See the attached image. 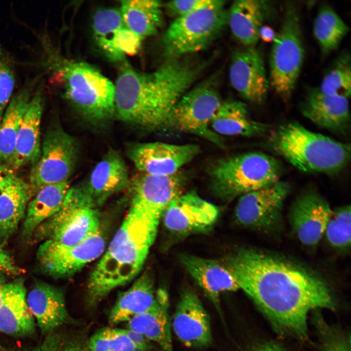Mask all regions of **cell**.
Returning a JSON list of instances; mask_svg holds the SVG:
<instances>
[{
	"instance_id": "obj_1",
	"label": "cell",
	"mask_w": 351,
	"mask_h": 351,
	"mask_svg": "<svg viewBox=\"0 0 351 351\" xmlns=\"http://www.w3.org/2000/svg\"><path fill=\"white\" fill-rule=\"evenodd\" d=\"M225 262L239 289L280 334L303 339L307 336L309 312L334 308L327 284L299 266L247 249L238 250Z\"/></svg>"
},
{
	"instance_id": "obj_2",
	"label": "cell",
	"mask_w": 351,
	"mask_h": 351,
	"mask_svg": "<svg viewBox=\"0 0 351 351\" xmlns=\"http://www.w3.org/2000/svg\"><path fill=\"white\" fill-rule=\"evenodd\" d=\"M200 71L199 66L176 58L150 73H138L125 66L115 85V113L120 120L144 128L163 126Z\"/></svg>"
},
{
	"instance_id": "obj_3",
	"label": "cell",
	"mask_w": 351,
	"mask_h": 351,
	"mask_svg": "<svg viewBox=\"0 0 351 351\" xmlns=\"http://www.w3.org/2000/svg\"><path fill=\"white\" fill-rule=\"evenodd\" d=\"M161 215L132 203L120 227L92 271L88 302L95 306L135 278L156 237Z\"/></svg>"
},
{
	"instance_id": "obj_4",
	"label": "cell",
	"mask_w": 351,
	"mask_h": 351,
	"mask_svg": "<svg viewBox=\"0 0 351 351\" xmlns=\"http://www.w3.org/2000/svg\"><path fill=\"white\" fill-rule=\"evenodd\" d=\"M270 148L299 170L334 174L350 160L351 146L313 132L295 122L280 126L269 137Z\"/></svg>"
},
{
	"instance_id": "obj_5",
	"label": "cell",
	"mask_w": 351,
	"mask_h": 351,
	"mask_svg": "<svg viewBox=\"0 0 351 351\" xmlns=\"http://www.w3.org/2000/svg\"><path fill=\"white\" fill-rule=\"evenodd\" d=\"M54 62L65 97L82 117L97 123L113 117L115 85L98 69L85 62L66 59Z\"/></svg>"
},
{
	"instance_id": "obj_6",
	"label": "cell",
	"mask_w": 351,
	"mask_h": 351,
	"mask_svg": "<svg viewBox=\"0 0 351 351\" xmlns=\"http://www.w3.org/2000/svg\"><path fill=\"white\" fill-rule=\"evenodd\" d=\"M281 167L277 159L261 152H249L218 160L211 172L214 194L231 200L279 181Z\"/></svg>"
},
{
	"instance_id": "obj_7",
	"label": "cell",
	"mask_w": 351,
	"mask_h": 351,
	"mask_svg": "<svg viewBox=\"0 0 351 351\" xmlns=\"http://www.w3.org/2000/svg\"><path fill=\"white\" fill-rule=\"evenodd\" d=\"M97 207L82 185L70 188L59 210L37 228L31 240L70 246L85 240L100 230Z\"/></svg>"
},
{
	"instance_id": "obj_8",
	"label": "cell",
	"mask_w": 351,
	"mask_h": 351,
	"mask_svg": "<svg viewBox=\"0 0 351 351\" xmlns=\"http://www.w3.org/2000/svg\"><path fill=\"white\" fill-rule=\"evenodd\" d=\"M224 2L216 0L194 13L177 17L163 35L164 54L170 59L204 50L228 23Z\"/></svg>"
},
{
	"instance_id": "obj_9",
	"label": "cell",
	"mask_w": 351,
	"mask_h": 351,
	"mask_svg": "<svg viewBox=\"0 0 351 351\" xmlns=\"http://www.w3.org/2000/svg\"><path fill=\"white\" fill-rule=\"evenodd\" d=\"M281 29L271 50L270 84L284 101L291 98L299 78L304 58L299 17L295 6L285 7Z\"/></svg>"
},
{
	"instance_id": "obj_10",
	"label": "cell",
	"mask_w": 351,
	"mask_h": 351,
	"mask_svg": "<svg viewBox=\"0 0 351 351\" xmlns=\"http://www.w3.org/2000/svg\"><path fill=\"white\" fill-rule=\"evenodd\" d=\"M221 101L211 83H204L186 91L172 108L165 125L200 136L223 147L222 138L211 128V121Z\"/></svg>"
},
{
	"instance_id": "obj_11",
	"label": "cell",
	"mask_w": 351,
	"mask_h": 351,
	"mask_svg": "<svg viewBox=\"0 0 351 351\" xmlns=\"http://www.w3.org/2000/svg\"><path fill=\"white\" fill-rule=\"evenodd\" d=\"M78 156V145L73 136L59 126L48 130L39 159L30 175L29 185L34 195L44 186L68 181Z\"/></svg>"
},
{
	"instance_id": "obj_12",
	"label": "cell",
	"mask_w": 351,
	"mask_h": 351,
	"mask_svg": "<svg viewBox=\"0 0 351 351\" xmlns=\"http://www.w3.org/2000/svg\"><path fill=\"white\" fill-rule=\"evenodd\" d=\"M105 247V237L99 230L73 245L45 240L38 248L37 256L44 273L54 277H67L101 256Z\"/></svg>"
},
{
	"instance_id": "obj_13",
	"label": "cell",
	"mask_w": 351,
	"mask_h": 351,
	"mask_svg": "<svg viewBox=\"0 0 351 351\" xmlns=\"http://www.w3.org/2000/svg\"><path fill=\"white\" fill-rule=\"evenodd\" d=\"M290 191L288 183L279 180L241 195L235 210L237 222L260 230L273 228L280 220L283 204Z\"/></svg>"
},
{
	"instance_id": "obj_14",
	"label": "cell",
	"mask_w": 351,
	"mask_h": 351,
	"mask_svg": "<svg viewBox=\"0 0 351 351\" xmlns=\"http://www.w3.org/2000/svg\"><path fill=\"white\" fill-rule=\"evenodd\" d=\"M219 214L218 208L195 192L182 194L164 211L163 223L171 234L178 236L203 233L211 229Z\"/></svg>"
},
{
	"instance_id": "obj_15",
	"label": "cell",
	"mask_w": 351,
	"mask_h": 351,
	"mask_svg": "<svg viewBox=\"0 0 351 351\" xmlns=\"http://www.w3.org/2000/svg\"><path fill=\"white\" fill-rule=\"evenodd\" d=\"M199 146L153 142L136 144L129 150V156L141 173L158 176L175 174L198 154Z\"/></svg>"
},
{
	"instance_id": "obj_16",
	"label": "cell",
	"mask_w": 351,
	"mask_h": 351,
	"mask_svg": "<svg viewBox=\"0 0 351 351\" xmlns=\"http://www.w3.org/2000/svg\"><path fill=\"white\" fill-rule=\"evenodd\" d=\"M229 79L234 88L245 99L262 103L268 94L269 81L260 52L253 47L233 55Z\"/></svg>"
},
{
	"instance_id": "obj_17",
	"label": "cell",
	"mask_w": 351,
	"mask_h": 351,
	"mask_svg": "<svg viewBox=\"0 0 351 351\" xmlns=\"http://www.w3.org/2000/svg\"><path fill=\"white\" fill-rule=\"evenodd\" d=\"M332 211L327 200L316 191L310 190L301 194L290 213L291 225L299 241L309 246L317 244Z\"/></svg>"
},
{
	"instance_id": "obj_18",
	"label": "cell",
	"mask_w": 351,
	"mask_h": 351,
	"mask_svg": "<svg viewBox=\"0 0 351 351\" xmlns=\"http://www.w3.org/2000/svg\"><path fill=\"white\" fill-rule=\"evenodd\" d=\"M172 326L176 336L187 347H204L212 342L209 316L198 296L192 290H186L182 293Z\"/></svg>"
},
{
	"instance_id": "obj_19",
	"label": "cell",
	"mask_w": 351,
	"mask_h": 351,
	"mask_svg": "<svg viewBox=\"0 0 351 351\" xmlns=\"http://www.w3.org/2000/svg\"><path fill=\"white\" fill-rule=\"evenodd\" d=\"M180 259L187 272L220 313L221 294L239 289L226 262L189 254H182Z\"/></svg>"
},
{
	"instance_id": "obj_20",
	"label": "cell",
	"mask_w": 351,
	"mask_h": 351,
	"mask_svg": "<svg viewBox=\"0 0 351 351\" xmlns=\"http://www.w3.org/2000/svg\"><path fill=\"white\" fill-rule=\"evenodd\" d=\"M132 183L131 202L162 216L169 204L182 194L185 178L179 172L166 176L141 173Z\"/></svg>"
},
{
	"instance_id": "obj_21",
	"label": "cell",
	"mask_w": 351,
	"mask_h": 351,
	"mask_svg": "<svg viewBox=\"0 0 351 351\" xmlns=\"http://www.w3.org/2000/svg\"><path fill=\"white\" fill-rule=\"evenodd\" d=\"M36 90L22 117L14 152L8 163L15 169L29 164L34 166L40 156V130L44 97L41 87Z\"/></svg>"
},
{
	"instance_id": "obj_22",
	"label": "cell",
	"mask_w": 351,
	"mask_h": 351,
	"mask_svg": "<svg viewBox=\"0 0 351 351\" xmlns=\"http://www.w3.org/2000/svg\"><path fill=\"white\" fill-rule=\"evenodd\" d=\"M22 278L5 283L0 305V330L14 337L33 335L36 324L26 301Z\"/></svg>"
},
{
	"instance_id": "obj_23",
	"label": "cell",
	"mask_w": 351,
	"mask_h": 351,
	"mask_svg": "<svg viewBox=\"0 0 351 351\" xmlns=\"http://www.w3.org/2000/svg\"><path fill=\"white\" fill-rule=\"evenodd\" d=\"M303 115L317 126L335 133L347 132L350 126L348 98L312 90L301 105Z\"/></svg>"
},
{
	"instance_id": "obj_24",
	"label": "cell",
	"mask_w": 351,
	"mask_h": 351,
	"mask_svg": "<svg viewBox=\"0 0 351 351\" xmlns=\"http://www.w3.org/2000/svg\"><path fill=\"white\" fill-rule=\"evenodd\" d=\"M26 301L43 334L55 331L70 321L64 295L54 286L37 283L29 292Z\"/></svg>"
},
{
	"instance_id": "obj_25",
	"label": "cell",
	"mask_w": 351,
	"mask_h": 351,
	"mask_svg": "<svg viewBox=\"0 0 351 351\" xmlns=\"http://www.w3.org/2000/svg\"><path fill=\"white\" fill-rule=\"evenodd\" d=\"M129 183L125 162L119 154L110 150L95 166L83 188L98 206Z\"/></svg>"
},
{
	"instance_id": "obj_26",
	"label": "cell",
	"mask_w": 351,
	"mask_h": 351,
	"mask_svg": "<svg viewBox=\"0 0 351 351\" xmlns=\"http://www.w3.org/2000/svg\"><path fill=\"white\" fill-rule=\"evenodd\" d=\"M169 298L167 292L158 289L154 305L145 312L127 322V329L137 332L150 341L157 343L163 351H174L168 314Z\"/></svg>"
},
{
	"instance_id": "obj_27",
	"label": "cell",
	"mask_w": 351,
	"mask_h": 351,
	"mask_svg": "<svg viewBox=\"0 0 351 351\" xmlns=\"http://www.w3.org/2000/svg\"><path fill=\"white\" fill-rule=\"evenodd\" d=\"M70 187L68 181L39 189L29 201L21 229L23 240L30 241L37 228L61 207Z\"/></svg>"
},
{
	"instance_id": "obj_28",
	"label": "cell",
	"mask_w": 351,
	"mask_h": 351,
	"mask_svg": "<svg viewBox=\"0 0 351 351\" xmlns=\"http://www.w3.org/2000/svg\"><path fill=\"white\" fill-rule=\"evenodd\" d=\"M157 291L152 277L148 273H143L118 297L110 312L109 322L113 325L127 322L145 312L156 302Z\"/></svg>"
},
{
	"instance_id": "obj_29",
	"label": "cell",
	"mask_w": 351,
	"mask_h": 351,
	"mask_svg": "<svg viewBox=\"0 0 351 351\" xmlns=\"http://www.w3.org/2000/svg\"><path fill=\"white\" fill-rule=\"evenodd\" d=\"M266 1L259 0L234 1L228 13V23L233 35L250 47L259 39V31L268 12Z\"/></svg>"
},
{
	"instance_id": "obj_30",
	"label": "cell",
	"mask_w": 351,
	"mask_h": 351,
	"mask_svg": "<svg viewBox=\"0 0 351 351\" xmlns=\"http://www.w3.org/2000/svg\"><path fill=\"white\" fill-rule=\"evenodd\" d=\"M34 194L29 184L16 177L0 190V238L7 240L24 219Z\"/></svg>"
},
{
	"instance_id": "obj_31",
	"label": "cell",
	"mask_w": 351,
	"mask_h": 351,
	"mask_svg": "<svg viewBox=\"0 0 351 351\" xmlns=\"http://www.w3.org/2000/svg\"><path fill=\"white\" fill-rule=\"evenodd\" d=\"M212 130L219 136H252L265 133L268 126L250 117L246 104L241 101L223 102L210 123Z\"/></svg>"
},
{
	"instance_id": "obj_32",
	"label": "cell",
	"mask_w": 351,
	"mask_h": 351,
	"mask_svg": "<svg viewBox=\"0 0 351 351\" xmlns=\"http://www.w3.org/2000/svg\"><path fill=\"white\" fill-rule=\"evenodd\" d=\"M35 81H31L11 98L0 122V162L8 163L14 152L19 127L34 94Z\"/></svg>"
},
{
	"instance_id": "obj_33",
	"label": "cell",
	"mask_w": 351,
	"mask_h": 351,
	"mask_svg": "<svg viewBox=\"0 0 351 351\" xmlns=\"http://www.w3.org/2000/svg\"><path fill=\"white\" fill-rule=\"evenodd\" d=\"M121 15L124 25L142 39L155 35L162 24L161 4L154 0L121 1Z\"/></svg>"
},
{
	"instance_id": "obj_34",
	"label": "cell",
	"mask_w": 351,
	"mask_h": 351,
	"mask_svg": "<svg viewBox=\"0 0 351 351\" xmlns=\"http://www.w3.org/2000/svg\"><path fill=\"white\" fill-rule=\"evenodd\" d=\"M349 30L332 8L324 5L320 8L314 22L313 33L324 53L336 49Z\"/></svg>"
},
{
	"instance_id": "obj_35",
	"label": "cell",
	"mask_w": 351,
	"mask_h": 351,
	"mask_svg": "<svg viewBox=\"0 0 351 351\" xmlns=\"http://www.w3.org/2000/svg\"><path fill=\"white\" fill-rule=\"evenodd\" d=\"M319 90L326 94L349 98L351 93L350 57L348 53L340 56L323 78Z\"/></svg>"
},
{
	"instance_id": "obj_36",
	"label": "cell",
	"mask_w": 351,
	"mask_h": 351,
	"mask_svg": "<svg viewBox=\"0 0 351 351\" xmlns=\"http://www.w3.org/2000/svg\"><path fill=\"white\" fill-rule=\"evenodd\" d=\"M350 205L332 210L324 234L331 246L338 249L350 247L351 241Z\"/></svg>"
},
{
	"instance_id": "obj_37",
	"label": "cell",
	"mask_w": 351,
	"mask_h": 351,
	"mask_svg": "<svg viewBox=\"0 0 351 351\" xmlns=\"http://www.w3.org/2000/svg\"><path fill=\"white\" fill-rule=\"evenodd\" d=\"M90 351H143L136 346L124 329L105 327L96 332L88 340Z\"/></svg>"
},
{
	"instance_id": "obj_38",
	"label": "cell",
	"mask_w": 351,
	"mask_h": 351,
	"mask_svg": "<svg viewBox=\"0 0 351 351\" xmlns=\"http://www.w3.org/2000/svg\"><path fill=\"white\" fill-rule=\"evenodd\" d=\"M46 335L41 343L32 349L5 351H90L88 340L82 335L56 330Z\"/></svg>"
},
{
	"instance_id": "obj_39",
	"label": "cell",
	"mask_w": 351,
	"mask_h": 351,
	"mask_svg": "<svg viewBox=\"0 0 351 351\" xmlns=\"http://www.w3.org/2000/svg\"><path fill=\"white\" fill-rule=\"evenodd\" d=\"M142 39L124 25L116 31L103 53L111 60H122L125 55H135L138 52Z\"/></svg>"
},
{
	"instance_id": "obj_40",
	"label": "cell",
	"mask_w": 351,
	"mask_h": 351,
	"mask_svg": "<svg viewBox=\"0 0 351 351\" xmlns=\"http://www.w3.org/2000/svg\"><path fill=\"white\" fill-rule=\"evenodd\" d=\"M314 321L323 351H351L350 335L327 325L319 316Z\"/></svg>"
},
{
	"instance_id": "obj_41",
	"label": "cell",
	"mask_w": 351,
	"mask_h": 351,
	"mask_svg": "<svg viewBox=\"0 0 351 351\" xmlns=\"http://www.w3.org/2000/svg\"><path fill=\"white\" fill-rule=\"evenodd\" d=\"M15 85L14 71L0 48V122L12 98Z\"/></svg>"
},
{
	"instance_id": "obj_42",
	"label": "cell",
	"mask_w": 351,
	"mask_h": 351,
	"mask_svg": "<svg viewBox=\"0 0 351 351\" xmlns=\"http://www.w3.org/2000/svg\"><path fill=\"white\" fill-rule=\"evenodd\" d=\"M214 0H178L170 1L166 4V7L177 17L188 15L214 3Z\"/></svg>"
},
{
	"instance_id": "obj_43",
	"label": "cell",
	"mask_w": 351,
	"mask_h": 351,
	"mask_svg": "<svg viewBox=\"0 0 351 351\" xmlns=\"http://www.w3.org/2000/svg\"><path fill=\"white\" fill-rule=\"evenodd\" d=\"M22 273L23 269L16 265L10 254L0 245V273L16 275Z\"/></svg>"
},
{
	"instance_id": "obj_44",
	"label": "cell",
	"mask_w": 351,
	"mask_h": 351,
	"mask_svg": "<svg viewBox=\"0 0 351 351\" xmlns=\"http://www.w3.org/2000/svg\"><path fill=\"white\" fill-rule=\"evenodd\" d=\"M125 332L131 341L143 351H150L152 346L150 341L140 333L128 329Z\"/></svg>"
},
{
	"instance_id": "obj_45",
	"label": "cell",
	"mask_w": 351,
	"mask_h": 351,
	"mask_svg": "<svg viewBox=\"0 0 351 351\" xmlns=\"http://www.w3.org/2000/svg\"><path fill=\"white\" fill-rule=\"evenodd\" d=\"M16 177L11 168L0 164V190L10 184Z\"/></svg>"
},
{
	"instance_id": "obj_46",
	"label": "cell",
	"mask_w": 351,
	"mask_h": 351,
	"mask_svg": "<svg viewBox=\"0 0 351 351\" xmlns=\"http://www.w3.org/2000/svg\"><path fill=\"white\" fill-rule=\"evenodd\" d=\"M277 35L274 30L269 26L262 25L259 31V37L267 43L273 42Z\"/></svg>"
},
{
	"instance_id": "obj_47",
	"label": "cell",
	"mask_w": 351,
	"mask_h": 351,
	"mask_svg": "<svg viewBox=\"0 0 351 351\" xmlns=\"http://www.w3.org/2000/svg\"><path fill=\"white\" fill-rule=\"evenodd\" d=\"M254 351H285V350L276 344L265 343L257 347Z\"/></svg>"
},
{
	"instance_id": "obj_48",
	"label": "cell",
	"mask_w": 351,
	"mask_h": 351,
	"mask_svg": "<svg viewBox=\"0 0 351 351\" xmlns=\"http://www.w3.org/2000/svg\"><path fill=\"white\" fill-rule=\"evenodd\" d=\"M5 283H4L2 279L0 276V305L1 302L3 293V288Z\"/></svg>"
},
{
	"instance_id": "obj_49",
	"label": "cell",
	"mask_w": 351,
	"mask_h": 351,
	"mask_svg": "<svg viewBox=\"0 0 351 351\" xmlns=\"http://www.w3.org/2000/svg\"><path fill=\"white\" fill-rule=\"evenodd\" d=\"M5 351L6 350H5L0 344V351Z\"/></svg>"
}]
</instances>
